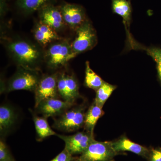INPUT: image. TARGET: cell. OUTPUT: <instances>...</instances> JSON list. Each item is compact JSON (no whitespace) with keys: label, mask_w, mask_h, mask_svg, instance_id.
<instances>
[{"label":"cell","mask_w":161,"mask_h":161,"mask_svg":"<svg viewBox=\"0 0 161 161\" xmlns=\"http://www.w3.org/2000/svg\"><path fill=\"white\" fill-rule=\"evenodd\" d=\"M4 43L9 56L18 66L38 70L44 60V53L39 44L19 37L6 38Z\"/></svg>","instance_id":"1"},{"label":"cell","mask_w":161,"mask_h":161,"mask_svg":"<svg viewBox=\"0 0 161 161\" xmlns=\"http://www.w3.org/2000/svg\"><path fill=\"white\" fill-rule=\"evenodd\" d=\"M76 57L72 50L71 43L66 40L55 41L47 46L44 53V60L47 67L57 69L66 65Z\"/></svg>","instance_id":"2"},{"label":"cell","mask_w":161,"mask_h":161,"mask_svg":"<svg viewBox=\"0 0 161 161\" xmlns=\"http://www.w3.org/2000/svg\"><path fill=\"white\" fill-rule=\"evenodd\" d=\"M41 78L38 70L18 66L7 82L6 92L25 90L34 92Z\"/></svg>","instance_id":"3"},{"label":"cell","mask_w":161,"mask_h":161,"mask_svg":"<svg viewBox=\"0 0 161 161\" xmlns=\"http://www.w3.org/2000/svg\"><path fill=\"white\" fill-rule=\"evenodd\" d=\"M85 107H73L68 110L58 118L55 119L53 127L64 132L77 131L84 126Z\"/></svg>","instance_id":"4"},{"label":"cell","mask_w":161,"mask_h":161,"mask_svg":"<svg viewBox=\"0 0 161 161\" xmlns=\"http://www.w3.org/2000/svg\"><path fill=\"white\" fill-rule=\"evenodd\" d=\"M76 31L75 40L71 43L72 50L77 56L94 48L97 43V36L95 29L88 19Z\"/></svg>","instance_id":"5"},{"label":"cell","mask_w":161,"mask_h":161,"mask_svg":"<svg viewBox=\"0 0 161 161\" xmlns=\"http://www.w3.org/2000/svg\"><path fill=\"white\" fill-rule=\"evenodd\" d=\"M119 153L113 148L112 142L94 140L87 149L77 157V161H113Z\"/></svg>","instance_id":"6"},{"label":"cell","mask_w":161,"mask_h":161,"mask_svg":"<svg viewBox=\"0 0 161 161\" xmlns=\"http://www.w3.org/2000/svg\"><path fill=\"white\" fill-rule=\"evenodd\" d=\"M58 89L60 97L69 102L75 103L80 97L77 79L74 75L66 72L58 74Z\"/></svg>","instance_id":"7"},{"label":"cell","mask_w":161,"mask_h":161,"mask_svg":"<svg viewBox=\"0 0 161 161\" xmlns=\"http://www.w3.org/2000/svg\"><path fill=\"white\" fill-rule=\"evenodd\" d=\"M58 74L45 75L40 78L34 92L35 108L42 101L60 97L58 89Z\"/></svg>","instance_id":"8"},{"label":"cell","mask_w":161,"mask_h":161,"mask_svg":"<svg viewBox=\"0 0 161 161\" xmlns=\"http://www.w3.org/2000/svg\"><path fill=\"white\" fill-rule=\"evenodd\" d=\"M57 136L64 142V148L73 156L82 154L95 140L94 136L86 132H78L69 136L57 134Z\"/></svg>","instance_id":"9"},{"label":"cell","mask_w":161,"mask_h":161,"mask_svg":"<svg viewBox=\"0 0 161 161\" xmlns=\"http://www.w3.org/2000/svg\"><path fill=\"white\" fill-rule=\"evenodd\" d=\"M59 7L65 24L72 29L76 30L88 19L85 10L80 5L64 2Z\"/></svg>","instance_id":"10"},{"label":"cell","mask_w":161,"mask_h":161,"mask_svg":"<svg viewBox=\"0 0 161 161\" xmlns=\"http://www.w3.org/2000/svg\"><path fill=\"white\" fill-rule=\"evenodd\" d=\"M75 104L58 98H50L42 101L36 108L38 113L47 118L60 116L74 106Z\"/></svg>","instance_id":"11"},{"label":"cell","mask_w":161,"mask_h":161,"mask_svg":"<svg viewBox=\"0 0 161 161\" xmlns=\"http://www.w3.org/2000/svg\"><path fill=\"white\" fill-rule=\"evenodd\" d=\"M40 21L48 25L58 32L65 27L64 20L59 6L48 5L38 12Z\"/></svg>","instance_id":"12"},{"label":"cell","mask_w":161,"mask_h":161,"mask_svg":"<svg viewBox=\"0 0 161 161\" xmlns=\"http://www.w3.org/2000/svg\"><path fill=\"white\" fill-rule=\"evenodd\" d=\"M18 115L14 108L8 104L0 107V133L1 137H6L15 125Z\"/></svg>","instance_id":"13"},{"label":"cell","mask_w":161,"mask_h":161,"mask_svg":"<svg viewBox=\"0 0 161 161\" xmlns=\"http://www.w3.org/2000/svg\"><path fill=\"white\" fill-rule=\"evenodd\" d=\"M33 32L35 40L41 47H45L60 40V36L56 31L40 21L35 26Z\"/></svg>","instance_id":"14"},{"label":"cell","mask_w":161,"mask_h":161,"mask_svg":"<svg viewBox=\"0 0 161 161\" xmlns=\"http://www.w3.org/2000/svg\"><path fill=\"white\" fill-rule=\"evenodd\" d=\"M112 145L117 152L130 151L146 158H149L150 150L147 147L132 142L125 136H121L118 140L112 142Z\"/></svg>","instance_id":"15"},{"label":"cell","mask_w":161,"mask_h":161,"mask_svg":"<svg viewBox=\"0 0 161 161\" xmlns=\"http://www.w3.org/2000/svg\"><path fill=\"white\" fill-rule=\"evenodd\" d=\"M58 0H16L15 6L21 13L27 16L38 12L43 7L56 5Z\"/></svg>","instance_id":"16"},{"label":"cell","mask_w":161,"mask_h":161,"mask_svg":"<svg viewBox=\"0 0 161 161\" xmlns=\"http://www.w3.org/2000/svg\"><path fill=\"white\" fill-rule=\"evenodd\" d=\"M129 40V43H130V46L132 47L133 49L145 51L147 54L150 56L154 60L157 71L158 78L161 85V47L153 46L145 47L136 42L132 38Z\"/></svg>","instance_id":"17"},{"label":"cell","mask_w":161,"mask_h":161,"mask_svg":"<svg viewBox=\"0 0 161 161\" xmlns=\"http://www.w3.org/2000/svg\"><path fill=\"white\" fill-rule=\"evenodd\" d=\"M112 11L123 18L126 29H129L132 13L130 0H112Z\"/></svg>","instance_id":"18"},{"label":"cell","mask_w":161,"mask_h":161,"mask_svg":"<svg viewBox=\"0 0 161 161\" xmlns=\"http://www.w3.org/2000/svg\"><path fill=\"white\" fill-rule=\"evenodd\" d=\"M104 114L100 107L93 102L86 113L84 128L86 132L94 136V131L97 121Z\"/></svg>","instance_id":"19"},{"label":"cell","mask_w":161,"mask_h":161,"mask_svg":"<svg viewBox=\"0 0 161 161\" xmlns=\"http://www.w3.org/2000/svg\"><path fill=\"white\" fill-rule=\"evenodd\" d=\"M32 115L38 140L42 141L51 136L57 135V133L50 126L47 119V118L43 116L40 117L34 113H32Z\"/></svg>","instance_id":"20"},{"label":"cell","mask_w":161,"mask_h":161,"mask_svg":"<svg viewBox=\"0 0 161 161\" xmlns=\"http://www.w3.org/2000/svg\"><path fill=\"white\" fill-rule=\"evenodd\" d=\"M105 81L91 68L89 61L86 62L84 84L87 87L97 91Z\"/></svg>","instance_id":"21"},{"label":"cell","mask_w":161,"mask_h":161,"mask_svg":"<svg viewBox=\"0 0 161 161\" xmlns=\"http://www.w3.org/2000/svg\"><path fill=\"white\" fill-rule=\"evenodd\" d=\"M116 88L115 86L105 81L103 84L96 91L94 102L98 106L103 108L106 102Z\"/></svg>","instance_id":"22"},{"label":"cell","mask_w":161,"mask_h":161,"mask_svg":"<svg viewBox=\"0 0 161 161\" xmlns=\"http://www.w3.org/2000/svg\"><path fill=\"white\" fill-rule=\"evenodd\" d=\"M0 161H14L6 144L0 141Z\"/></svg>","instance_id":"23"},{"label":"cell","mask_w":161,"mask_h":161,"mask_svg":"<svg viewBox=\"0 0 161 161\" xmlns=\"http://www.w3.org/2000/svg\"><path fill=\"white\" fill-rule=\"evenodd\" d=\"M77 157H75L64 148L63 151L50 161H77Z\"/></svg>","instance_id":"24"},{"label":"cell","mask_w":161,"mask_h":161,"mask_svg":"<svg viewBox=\"0 0 161 161\" xmlns=\"http://www.w3.org/2000/svg\"><path fill=\"white\" fill-rule=\"evenodd\" d=\"M148 158L149 161H161V147L151 149Z\"/></svg>","instance_id":"25"},{"label":"cell","mask_w":161,"mask_h":161,"mask_svg":"<svg viewBox=\"0 0 161 161\" xmlns=\"http://www.w3.org/2000/svg\"><path fill=\"white\" fill-rule=\"evenodd\" d=\"M2 1H5V2H7V3H8L9 1H10V0H2Z\"/></svg>","instance_id":"26"}]
</instances>
